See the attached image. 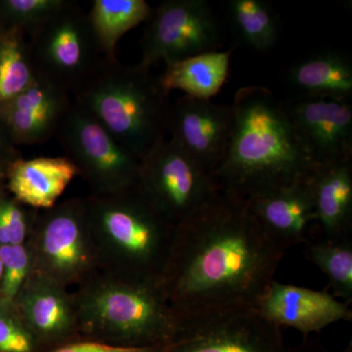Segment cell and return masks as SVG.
Instances as JSON below:
<instances>
[{
    "mask_svg": "<svg viewBox=\"0 0 352 352\" xmlns=\"http://www.w3.org/2000/svg\"><path fill=\"white\" fill-rule=\"evenodd\" d=\"M285 252L263 232L244 199L219 190L176 226L160 282L180 319L256 307Z\"/></svg>",
    "mask_w": 352,
    "mask_h": 352,
    "instance_id": "cell-1",
    "label": "cell"
},
{
    "mask_svg": "<svg viewBox=\"0 0 352 352\" xmlns=\"http://www.w3.org/2000/svg\"><path fill=\"white\" fill-rule=\"evenodd\" d=\"M226 154L214 173L222 191L245 201L307 182L318 164L296 135L283 102L258 85L240 88Z\"/></svg>",
    "mask_w": 352,
    "mask_h": 352,
    "instance_id": "cell-2",
    "label": "cell"
},
{
    "mask_svg": "<svg viewBox=\"0 0 352 352\" xmlns=\"http://www.w3.org/2000/svg\"><path fill=\"white\" fill-rule=\"evenodd\" d=\"M74 95L140 162L166 139L170 94L151 69L106 60Z\"/></svg>",
    "mask_w": 352,
    "mask_h": 352,
    "instance_id": "cell-3",
    "label": "cell"
},
{
    "mask_svg": "<svg viewBox=\"0 0 352 352\" xmlns=\"http://www.w3.org/2000/svg\"><path fill=\"white\" fill-rule=\"evenodd\" d=\"M85 204L100 263L110 264L111 272L160 279L176 226L153 205L138 183L115 193L94 194Z\"/></svg>",
    "mask_w": 352,
    "mask_h": 352,
    "instance_id": "cell-4",
    "label": "cell"
},
{
    "mask_svg": "<svg viewBox=\"0 0 352 352\" xmlns=\"http://www.w3.org/2000/svg\"><path fill=\"white\" fill-rule=\"evenodd\" d=\"M78 327L126 346H164L180 318L160 279L111 273L90 278L76 296Z\"/></svg>",
    "mask_w": 352,
    "mask_h": 352,
    "instance_id": "cell-5",
    "label": "cell"
},
{
    "mask_svg": "<svg viewBox=\"0 0 352 352\" xmlns=\"http://www.w3.org/2000/svg\"><path fill=\"white\" fill-rule=\"evenodd\" d=\"M32 273L68 287L88 279L100 263L85 199H71L36 212L28 241Z\"/></svg>",
    "mask_w": 352,
    "mask_h": 352,
    "instance_id": "cell-6",
    "label": "cell"
},
{
    "mask_svg": "<svg viewBox=\"0 0 352 352\" xmlns=\"http://www.w3.org/2000/svg\"><path fill=\"white\" fill-rule=\"evenodd\" d=\"M29 36L38 75L75 94L106 61L88 14L69 1Z\"/></svg>",
    "mask_w": 352,
    "mask_h": 352,
    "instance_id": "cell-7",
    "label": "cell"
},
{
    "mask_svg": "<svg viewBox=\"0 0 352 352\" xmlns=\"http://www.w3.org/2000/svg\"><path fill=\"white\" fill-rule=\"evenodd\" d=\"M94 194H110L138 183L141 162L75 101L55 134Z\"/></svg>",
    "mask_w": 352,
    "mask_h": 352,
    "instance_id": "cell-8",
    "label": "cell"
},
{
    "mask_svg": "<svg viewBox=\"0 0 352 352\" xmlns=\"http://www.w3.org/2000/svg\"><path fill=\"white\" fill-rule=\"evenodd\" d=\"M138 183L175 226L198 212L219 190L214 175L170 138L141 161Z\"/></svg>",
    "mask_w": 352,
    "mask_h": 352,
    "instance_id": "cell-9",
    "label": "cell"
},
{
    "mask_svg": "<svg viewBox=\"0 0 352 352\" xmlns=\"http://www.w3.org/2000/svg\"><path fill=\"white\" fill-rule=\"evenodd\" d=\"M160 352H286L281 328L254 307L226 308L180 319Z\"/></svg>",
    "mask_w": 352,
    "mask_h": 352,
    "instance_id": "cell-10",
    "label": "cell"
},
{
    "mask_svg": "<svg viewBox=\"0 0 352 352\" xmlns=\"http://www.w3.org/2000/svg\"><path fill=\"white\" fill-rule=\"evenodd\" d=\"M139 65L151 69L219 50L221 31L214 9L206 0H166L147 21Z\"/></svg>",
    "mask_w": 352,
    "mask_h": 352,
    "instance_id": "cell-11",
    "label": "cell"
},
{
    "mask_svg": "<svg viewBox=\"0 0 352 352\" xmlns=\"http://www.w3.org/2000/svg\"><path fill=\"white\" fill-rule=\"evenodd\" d=\"M232 126V105L184 95L171 104L168 133L183 151L214 175L226 156Z\"/></svg>",
    "mask_w": 352,
    "mask_h": 352,
    "instance_id": "cell-12",
    "label": "cell"
},
{
    "mask_svg": "<svg viewBox=\"0 0 352 352\" xmlns=\"http://www.w3.org/2000/svg\"><path fill=\"white\" fill-rule=\"evenodd\" d=\"M284 105L296 135L315 163L352 160L351 101L298 96Z\"/></svg>",
    "mask_w": 352,
    "mask_h": 352,
    "instance_id": "cell-13",
    "label": "cell"
},
{
    "mask_svg": "<svg viewBox=\"0 0 352 352\" xmlns=\"http://www.w3.org/2000/svg\"><path fill=\"white\" fill-rule=\"evenodd\" d=\"M259 314L277 327H288L307 336L331 324L351 321L349 305L327 289L316 291L273 280L256 305Z\"/></svg>",
    "mask_w": 352,
    "mask_h": 352,
    "instance_id": "cell-14",
    "label": "cell"
},
{
    "mask_svg": "<svg viewBox=\"0 0 352 352\" xmlns=\"http://www.w3.org/2000/svg\"><path fill=\"white\" fill-rule=\"evenodd\" d=\"M72 104L67 90L38 75L31 87L0 110V122L14 144H41L55 136Z\"/></svg>",
    "mask_w": 352,
    "mask_h": 352,
    "instance_id": "cell-15",
    "label": "cell"
},
{
    "mask_svg": "<svg viewBox=\"0 0 352 352\" xmlns=\"http://www.w3.org/2000/svg\"><path fill=\"white\" fill-rule=\"evenodd\" d=\"M245 201L263 232L285 252L307 242L314 231V206L307 182Z\"/></svg>",
    "mask_w": 352,
    "mask_h": 352,
    "instance_id": "cell-16",
    "label": "cell"
},
{
    "mask_svg": "<svg viewBox=\"0 0 352 352\" xmlns=\"http://www.w3.org/2000/svg\"><path fill=\"white\" fill-rule=\"evenodd\" d=\"M307 183L315 212L310 236L327 239L352 236V160L318 164Z\"/></svg>",
    "mask_w": 352,
    "mask_h": 352,
    "instance_id": "cell-17",
    "label": "cell"
},
{
    "mask_svg": "<svg viewBox=\"0 0 352 352\" xmlns=\"http://www.w3.org/2000/svg\"><path fill=\"white\" fill-rule=\"evenodd\" d=\"M14 305L36 340L59 339L78 327L74 296L41 275L32 273Z\"/></svg>",
    "mask_w": 352,
    "mask_h": 352,
    "instance_id": "cell-18",
    "label": "cell"
},
{
    "mask_svg": "<svg viewBox=\"0 0 352 352\" xmlns=\"http://www.w3.org/2000/svg\"><path fill=\"white\" fill-rule=\"evenodd\" d=\"M80 175L69 157L15 160L6 168V186L16 201L36 210L55 207L69 183Z\"/></svg>",
    "mask_w": 352,
    "mask_h": 352,
    "instance_id": "cell-19",
    "label": "cell"
},
{
    "mask_svg": "<svg viewBox=\"0 0 352 352\" xmlns=\"http://www.w3.org/2000/svg\"><path fill=\"white\" fill-rule=\"evenodd\" d=\"M289 85L302 97L351 101L352 63L340 51L324 50L296 61L287 74Z\"/></svg>",
    "mask_w": 352,
    "mask_h": 352,
    "instance_id": "cell-20",
    "label": "cell"
},
{
    "mask_svg": "<svg viewBox=\"0 0 352 352\" xmlns=\"http://www.w3.org/2000/svg\"><path fill=\"white\" fill-rule=\"evenodd\" d=\"M232 51H210L166 65L159 76L164 91L180 90L192 98L210 100L219 94L228 76Z\"/></svg>",
    "mask_w": 352,
    "mask_h": 352,
    "instance_id": "cell-21",
    "label": "cell"
},
{
    "mask_svg": "<svg viewBox=\"0 0 352 352\" xmlns=\"http://www.w3.org/2000/svg\"><path fill=\"white\" fill-rule=\"evenodd\" d=\"M88 14L90 25L106 59H116L120 39L147 22L153 9L144 0H95Z\"/></svg>",
    "mask_w": 352,
    "mask_h": 352,
    "instance_id": "cell-22",
    "label": "cell"
},
{
    "mask_svg": "<svg viewBox=\"0 0 352 352\" xmlns=\"http://www.w3.org/2000/svg\"><path fill=\"white\" fill-rule=\"evenodd\" d=\"M36 78L28 34L0 28V110L31 87Z\"/></svg>",
    "mask_w": 352,
    "mask_h": 352,
    "instance_id": "cell-23",
    "label": "cell"
},
{
    "mask_svg": "<svg viewBox=\"0 0 352 352\" xmlns=\"http://www.w3.org/2000/svg\"><path fill=\"white\" fill-rule=\"evenodd\" d=\"M305 256L327 277L333 296L352 302V236L338 239L310 236Z\"/></svg>",
    "mask_w": 352,
    "mask_h": 352,
    "instance_id": "cell-24",
    "label": "cell"
},
{
    "mask_svg": "<svg viewBox=\"0 0 352 352\" xmlns=\"http://www.w3.org/2000/svg\"><path fill=\"white\" fill-rule=\"evenodd\" d=\"M228 13L238 38L258 52L270 51L276 44L279 25L276 13L264 0H231Z\"/></svg>",
    "mask_w": 352,
    "mask_h": 352,
    "instance_id": "cell-25",
    "label": "cell"
},
{
    "mask_svg": "<svg viewBox=\"0 0 352 352\" xmlns=\"http://www.w3.org/2000/svg\"><path fill=\"white\" fill-rule=\"evenodd\" d=\"M69 3L65 0H0V28L31 34Z\"/></svg>",
    "mask_w": 352,
    "mask_h": 352,
    "instance_id": "cell-26",
    "label": "cell"
},
{
    "mask_svg": "<svg viewBox=\"0 0 352 352\" xmlns=\"http://www.w3.org/2000/svg\"><path fill=\"white\" fill-rule=\"evenodd\" d=\"M2 261L0 298L14 305L27 280L32 274V256L29 245H0Z\"/></svg>",
    "mask_w": 352,
    "mask_h": 352,
    "instance_id": "cell-27",
    "label": "cell"
},
{
    "mask_svg": "<svg viewBox=\"0 0 352 352\" xmlns=\"http://www.w3.org/2000/svg\"><path fill=\"white\" fill-rule=\"evenodd\" d=\"M27 208L13 197L0 194V245L27 244L38 212Z\"/></svg>",
    "mask_w": 352,
    "mask_h": 352,
    "instance_id": "cell-28",
    "label": "cell"
},
{
    "mask_svg": "<svg viewBox=\"0 0 352 352\" xmlns=\"http://www.w3.org/2000/svg\"><path fill=\"white\" fill-rule=\"evenodd\" d=\"M36 342L15 305L0 298V352H32Z\"/></svg>",
    "mask_w": 352,
    "mask_h": 352,
    "instance_id": "cell-29",
    "label": "cell"
},
{
    "mask_svg": "<svg viewBox=\"0 0 352 352\" xmlns=\"http://www.w3.org/2000/svg\"><path fill=\"white\" fill-rule=\"evenodd\" d=\"M163 346H126L96 342H76L52 352H160Z\"/></svg>",
    "mask_w": 352,
    "mask_h": 352,
    "instance_id": "cell-30",
    "label": "cell"
},
{
    "mask_svg": "<svg viewBox=\"0 0 352 352\" xmlns=\"http://www.w3.org/2000/svg\"><path fill=\"white\" fill-rule=\"evenodd\" d=\"M14 142L6 127L0 122V160L4 163L10 164L11 162L19 159L17 151L14 149Z\"/></svg>",
    "mask_w": 352,
    "mask_h": 352,
    "instance_id": "cell-31",
    "label": "cell"
},
{
    "mask_svg": "<svg viewBox=\"0 0 352 352\" xmlns=\"http://www.w3.org/2000/svg\"><path fill=\"white\" fill-rule=\"evenodd\" d=\"M8 164L0 160V194L2 193V186H3V182L6 180V168Z\"/></svg>",
    "mask_w": 352,
    "mask_h": 352,
    "instance_id": "cell-32",
    "label": "cell"
},
{
    "mask_svg": "<svg viewBox=\"0 0 352 352\" xmlns=\"http://www.w3.org/2000/svg\"><path fill=\"white\" fill-rule=\"evenodd\" d=\"M291 352H318V351H314V349H296V351H293Z\"/></svg>",
    "mask_w": 352,
    "mask_h": 352,
    "instance_id": "cell-33",
    "label": "cell"
},
{
    "mask_svg": "<svg viewBox=\"0 0 352 352\" xmlns=\"http://www.w3.org/2000/svg\"><path fill=\"white\" fill-rule=\"evenodd\" d=\"M2 273H3V270H2V261L0 258V284H1Z\"/></svg>",
    "mask_w": 352,
    "mask_h": 352,
    "instance_id": "cell-34",
    "label": "cell"
}]
</instances>
